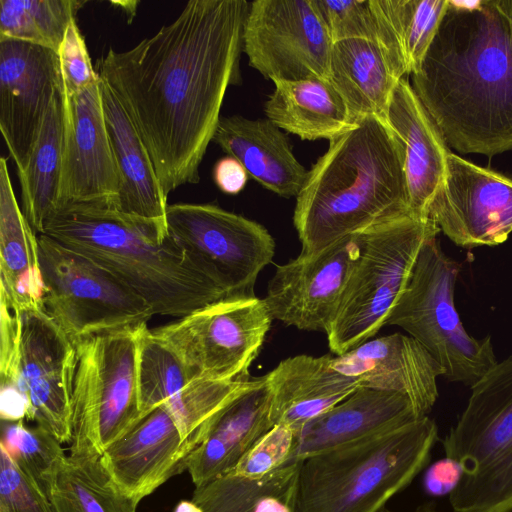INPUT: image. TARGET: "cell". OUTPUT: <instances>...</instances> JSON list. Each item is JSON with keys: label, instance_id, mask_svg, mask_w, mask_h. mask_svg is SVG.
<instances>
[{"label": "cell", "instance_id": "cell-1", "mask_svg": "<svg viewBox=\"0 0 512 512\" xmlns=\"http://www.w3.org/2000/svg\"><path fill=\"white\" fill-rule=\"evenodd\" d=\"M245 0H190L171 23L96 70L143 141L164 193L200 181L230 85L239 84Z\"/></svg>", "mask_w": 512, "mask_h": 512}, {"label": "cell", "instance_id": "cell-2", "mask_svg": "<svg viewBox=\"0 0 512 512\" xmlns=\"http://www.w3.org/2000/svg\"><path fill=\"white\" fill-rule=\"evenodd\" d=\"M410 84L448 147L512 150V22L496 0H448Z\"/></svg>", "mask_w": 512, "mask_h": 512}, {"label": "cell", "instance_id": "cell-3", "mask_svg": "<svg viewBox=\"0 0 512 512\" xmlns=\"http://www.w3.org/2000/svg\"><path fill=\"white\" fill-rule=\"evenodd\" d=\"M405 214L411 213L402 146L387 121L370 116L329 141L308 170L293 224L301 253L313 254L375 222Z\"/></svg>", "mask_w": 512, "mask_h": 512}, {"label": "cell", "instance_id": "cell-4", "mask_svg": "<svg viewBox=\"0 0 512 512\" xmlns=\"http://www.w3.org/2000/svg\"><path fill=\"white\" fill-rule=\"evenodd\" d=\"M42 234L109 271L155 315L182 318L231 297L186 257L167 226L110 208L70 205L47 219Z\"/></svg>", "mask_w": 512, "mask_h": 512}, {"label": "cell", "instance_id": "cell-5", "mask_svg": "<svg viewBox=\"0 0 512 512\" xmlns=\"http://www.w3.org/2000/svg\"><path fill=\"white\" fill-rule=\"evenodd\" d=\"M437 440L426 416L302 460L294 512H379L427 466Z\"/></svg>", "mask_w": 512, "mask_h": 512}, {"label": "cell", "instance_id": "cell-6", "mask_svg": "<svg viewBox=\"0 0 512 512\" xmlns=\"http://www.w3.org/2000/svg\"><path fill=\"white\" fill-rule=\"evenodd\" d=\"M0 405L27 407V419L60 443L71 440L77 344L45 309L0 305Z\"/></svg>", "mask_w": 512, "mask_h": 512}, {"label": "cell", "instance_id": "cell-7", "mask_svg": "<svg viewBox=\"0 0 512 512\" xmlns=\"http://www.w3.org/2000/svg\"><path fill=\"white\" fill-rule=\"evenodd\" d=\"M443 448L462 467L454 512H512V356L471 386Z\"/></svg>", "mask_w": 512, "mask_h": 512}, {"label": "cell", "instance_id": "cell-8", "mask_svg": "<svg viewBox=\"0 0 512 512\" xmlns=\"http://www.w3.org/2000/svg\"><path fill=\"white\" fill-rule=\"evenodd\" d=\"M440 232L430 218L405 214L354 232L359 255L336 316L326 333L332 353L342 355L372 338L405 289L427 239Z\"/></svg>", "mask_w": 512, "mask_h": 512}, {"label": "cell", "instance_id": "cell-9", "mask_svg": "<svg viewBox=\"0 0 512 512\" xmlns=\"http://www.w3.org/2000/svg\"><path fill=\"white\" fill-rule=\"evenodd\" d=\"M460 265L442 250L437 236L425 241L407 285L385 325L398 326L442 367L443 376L475 384L497 359L490 336L478 340L465 330L454 305Z\"/></svg>", "mask_w": 512, "mask_h": 512}, {"label": "cell", "instance_id": "cell-10", "mask_svg": "<svg viewBox=\"0 0 512 512\" xmlns=\"http://www.w3.org/2000/svg\"><path fill=\"white\" fill-rule=\"evenodd\" d=\"M141 326L94 335L77 344L69 451H96L102 455L141 420Z\"/></svg>", "mask_w": 512, "mask_h": 512}, {"label": "cell", "instance_id": "cell-11", "mask_svg": "<svg viewBox=\"0 0 512 512\" xmlns=\"http://www.w3.org/2000/svg\"><path fill=\"white\" fill-rule=\"evenodd\" d=\"M44 308L76 343L136 327L155 315L148 303L109 271L39 234Z\"/></svg>", "mask_w": 512, "mask_h": 512}, {"label": "cell", "instance_id": "cell-12", "mask_svg": "<svg viewBox=\"0 0 512 512\" xmlns=\"http://www.w3.org/2000/svg\"><path fill=\"white\" fill-rule=\"evenodd\" d=\"M168 236L186 257L231 297H254L275 242L258 222L215 204L177 203L167 208Z\"/></svg>", "mask_w": 512, "mask_h": 512}, {"label": "cell", "instance_id": "cell-13", "mask_svg": "<svg viewBox=\"0 0 512 512\" xmlns=\"http://www.w3.org/2000/svg\"><path fill=\"white\" fill-rule=\"evenodd\" d=\"M272 320L263 299L229 297L151 330L194 379L230 381L249 378Z\"/></svg>", "mask_w": 512, "mask_h": 512}, {"label": "cell", "instance_id": "cell-14", "mask_svg": "<svg viewBox=\"0 0 512 512\" xmlns=\"http://www.w3.org/2000/svg\"><path fill=\"white\" fill-rule=\"evenodd\" d=\"M334 42L313 0H256L243 28V52L264 78L330 80Z\"/></svg>", "mask_w": 512, "mask_h": 512}, {"label": "cell", "instance_id": "cell-15", "mask_svg": "<svg viewBox=\"0 0 512 512\" xmlns=\"http://www.w3.org/2000/svg\"><path fill=\"white\" fill-rule=\"evenodd\" d=\"M62 97L63 160L56 210L88 205L118 211L121 180L105 122L101 79L72 95L62 87Z\"/></svg>", "mask_w": 512, "mask_h": 512}, {"label": "cell", "instance_id": "cell-16", "mask_svg": "<svg viewBox=\"0 0 512 512\" xmlns=\"http://www.w3.org/2000/svg\"><path fill=\"white\" fill-rule=\"evenodd\" d=\"M359 255L355 233L313 254L278 265L263 298L272 319L305 331L328 332Z\"/></svg>", "mask_w": 512, "mask_h": 512}, {"label": "cell", "instance_id": "cell-17", "mask_svg": "<svg viewBox=\"0 0 512 512\" xmlns=\"http://www.w3.org/2000/svg\"><path fill=\"white\" fill-rule=\"evenodd\" d=\"M428 218L458 246L499 245L512 232V180L451 152Z\"/></svg>", "mask_w": 512, "mask_h": 512}, {"label": "cell", "instance_id": "cell-18", "mask_svg": "<svg viewBox=\"0 0 512 512\" xmlns=\"http://www.w3.org/2000/svg\"><path fill=\"white\" fill-rule=\"evenodd\" d=\"M61 84L56 51L0 38V130L17 172L26 166Z\"/></svg>", "mask_w": 512, "mask_h": 512}, {"label": "cell", "instance_id": "cell-19", "mask_svg": "<svg viewBox=\"0 0 512 512\" xmlns=\"http://www.w3.org/2000/svg\"><path fill=\"white\" fill-rule=\"evenodd\" d=\"M194 450L168 408L160 405L109 445L101 458L117 485L141 501L186 470Z\"/></svg>", "mask_w": 512, "mask_h": 512}, {"label": "cell", "instance_id": "cell-20", "mask_svg": "<svg viewBox=\"0 0 512 512\" xmlns=\"http://www.w3.org/2000/svg\"><path fill=\"white\" fill-rule=\"evenodd\" d=\"M333 367L358 381L359 387L397 392L407 397L420 417L438 398L442 367L411 336L394 333L368 340L332 358Z\"/></svg>", "mask_w": 512, "mask_h": 512}, {"label": "cell", "instance_id": "cell-21", "mask_svg": "<svg viewBox=\"0 0 512 512\" xmlns=\"http://www.w3.org/2000/svg\"><path fill=\"white\" fill-rule=\"evenodd\" d=\"M387 123L402 146L410 213L427 219L431 201L444 180L451 151L407 77L401 78L396 86Z\"/></svg>", "mask_w": 512, "mask_h": 512}, {"label": "cell", "instance_id": "cell-22", "mask_svg": "<svg viewBox=\"0 0 512 512\" xmlns=\"http://www.w3.org/2000/svg\"><path fill=\"white\" fill-rule=\"evenodd\" d=\"M274 426L264 375L216 414L203 441L190 454L186 470L195 488L230 473Z\"/></svg>", "mask_w": 512, "mask_h": 512}, {"label": "cell", "instance_id": "cell-23", "mask_svg": "<svg viewBox=\"0 0 512 512\" xmlns=\"http://www.w3.org/2000/svg\"><path fill=\"white\" fill-rule=\"evenodd\" d=\"M420 417L412 402L392 391L358 387L349 397L295 431L291 459L302 461L337 446Z\"/></svg>", "mask_w": 512, "mask_h": 512}, {"label": "cell", "instance_id": "cell-24", "mask_svg": "<svg viewBox=\"0 0 512 512\" xmlns=\"http://www.w3.org/2000/svg\"><path fill=\"white\" fill-rule=\"evenodd\" d=\"M212 142L237 159L265 189L297 197L308 170L295 157L286 134L267 118L221 116Z\"/></svg>", "mask_w": 512, "mask_h": 512}, {"label": "cell", "instance_id": "cell-25", "mask_svg": "<svg viewBox=\"0 0 512 512\" xmlns=\"http://www.w3.org/2000/svg\"><path fill=\"white\" fill-rule=\"evenodd\" d=\"M332 356L297 355L266 374L271 418L297 431L302 425L349 397L358 381L336 370Z\"/></svg>", "mask_w": 512, "mask_h": 512}, {"label": "cell", "instance_id": "cell-26", "mask_svg": "<svg viewBox=\"0 0 512 512\" xmlns=\"http://www.w3.org/2000/svg\"><path fill=\"white\" fill-rule=\"evenodd\" d=\"M13 189L7 158L0 159V302L13 312L44 308L39 242Z\"/></svg>", "mask_w": 512, "mask_h": 512}, {"label": "cell", "instance_id": "cell-27", "mask_svg": "<svg viewBox=\"0 0 512 512\" xmlns=\"http://www.w3.org/2000/svg\"><path fill=\"white\" fill-rule=\"evenodd\" d=\"M101 91L107 131L121 180L118 211L167 226L168 196L150 155L120 102L102 80Z\"/></svg>", "mask_w": 512, "mask_h": 512}, {"label": "cell", "instance_id": "cell-28", "mask_svg": "<svg viewBox=\"0 0 512 512\" xmlns=\"http://www.w3.org/2000/svg\"><path fill=\"white\" fill-rule=\"evenodd\" d=\"M330 70V80L345 101L353 123L370 116L387 121L401 77L379 42L366 39L335 42Z\"/></svg>", "mask_w": 512, "mask_h": 512}, {"label": "cell", "instance_id": "cell-29", "mask_svg": "<svg viewBox=\"0 0 512 512\" xmlns=\"http://www.w3.org/2000/svg\"><path fill=\"white\" fill-rule=\"evenodd\" d=\"M272 82L275 88L264 103V112L281 130L302 140L331 141L356 125L331 80Z\"/></svg>", "mask_w": 512, "mask_h": 512}, {"label": "cell", "instance_id": "cell-30", "mask_svg": "<svg viewBox=\"0 0 512 512\" xmlns=\"http://www.w3.org/2000/svg\"><path fill=\"white\" fill-rule=\"evenodd\" d=\"M300 466L290 459L259 479L227 474L196 487L174 512H294Z\"/></svg>", "mask_w": 512, "mask_h": 512}, {"label": "cell", "instance_id": "cell-31", "mask_svg": "<svg viewBox=\"0 0 512 512\" xmlns=\"http://www.w3.org/2000/svg\"><path fill=\"white\" fill-rule=\"evenodd\" d=\"M378 42L401 78L411 76L438 31L448 0H371Z\"/></svg>", "mask_w": 512, "mask_h": 512}, {"label": "cell", "instance_id": "cell-32", "mask_svg": "<svg viewBox=\"0 0 512 512\" xmlns=\"http://www.w3.org/2000/svg\"><path fill=\"white\" fill-rule=\"evenodd\" d=\"M47 497L52 512H137L140 502L117 485L96 451H69Z\"/></svg>", "mask_w": 512, "mask_h": 512}, {"label": "cell", "instance_id": "cell-33", "mask_svg": "<svg viewBox=\"0 0 512 512\" xmlns=\"http://www.w3.org/2000/svg\"><path fill=\"white\" fill-rule=\"evenodd\" d=\"M63 160L62 84L47 110L26 166L17 172L21 209L37 234L57 206Z\"/></svg>", "mask_w": 512, "mask_h": 512}, {"label": "cell", "instance_id": "cell-34", "mask_svg": "<svg viewBox=\"0 0 512 512\" xmlns=\"http://www.w3.org/2000/svg\"><path fill=\"white\" fill-rule=\"evenodd\" d=\"M85 0H0V38L56 52Z\"/></svg>", "mask_w": 512, "mask_h": 512}, {"label": "cell", "instance_id": "cell-35", "mask_svg": "<svg viewBox=\"0 0 512 512\" xmlns=\"http://www.w3.org/2000/svg\"><path fill=\"white\" fill-rule=\"evenodd\" d=\"M194 378L175 352L147 324L138 337V399L141 419L174 399Z\"/></svg>", "mask_w": 512, "mask_h": 512}, {"label": "cell", "instance_id": "cell-36", "mask_svg": "<svg viewBox=\"0 0 512 512\" xmlns=\"http://www.w3.org/2000/svg\"><path fill=\"white\" fill-rule=\"evenodd\" d=\"M23 420L6 421L0 446L47 495L48 485L66 453L53 435L37 425L27 427Z\"/></svg>", "mask_w": 512, "mask_h": 512}, {"label": "cell", "instance_id": "cell-37", "mask_svg": "<svg viewBox=\"0 0 512 512\" xmlns=\"http://www.w3.org/2000/svg\"><path fill=\"white\" fill-rule=\"evenodd\" d=\"M333 42L366 39L378 42L371 0H313Z\"/></svg>", "mask_w": 512, "mask_h": 512}, {"label": "cell", "instance_id": "cell-38", "mask_svg": "<svg viewBox=\"0 0 512 512\" xmlns=\"http://www.w3.org/2000/svg\"><path fill=\"white\" fill-rule=\"evenodd\" d=\"M294 445L295 431L287 425L276 424L228 474L247 479L262 478L291 459Z\"/></svg>", "mask_w": 512, "mask_h": 512}, {"label": "cell", "instance_id": "cell-39", "mask_svg": "<svg viewBox=\"0 0 512 512\" xmlns=\"http://www.w3.org/2000/svg\"><path fill=\"white\" fill-rule=\"evenodd\" d=\"M0 512H52L47 495L0 446Z\"/></svg>", "mask_w": 512, "mask_h": 512}, {"label": "cell", "instance_id": "cell-40", "mask_svg": "<svg viewBox=\"0 0 512 512\" xmlns=\"http://www.w3.org/2000/svg\"><path fill=\"white\" fill-rule=\"evenodd\" d=\"M57 53L65 94L72 95L81 92L100 79L97 71L93 68L85 39L76 20L68 26Z\"/></svg>", "mask_w": 512, "mask_h": 512}, {"label": "cell", "instance_id": "cell-41", "mask_svg": "<svg viewBox=\"0 0 512 512\" xmlns=\"http://www.w3.org/2000/svg\"><path fill=\"white\" fill-rule=\"evenodd\" d=\"M462 476V467L454 459L445 457L432 463L423 476V489L432 497L450 495Z\"/></svg>", "mask_w": 512, "mask_h": 512}, {"label": "cell", "instance_id": "cell-42", "mask_svg": "<svg viewBox=\"0 0 512 512\" xmlns=\"http://www.w3.org/2000/svg\"><path fill=\"white\" fill-rule=\"evenodd\" d=\"M249 176L243 165L232 156L219 159L214 165L213 180L225 194H239L246 186Z\"/></svg>", "mask_w": 512, "mask_h": 512}, {"label": "cell", "instance_id": "cell-43", "mask_svg": "<svg viewBox=\"0 0 512 512\" xmlns=\"http://www.w3.org/2000/svg\"><path fill=\"white\" fill-rule=\"evenodd\" d=\"M379 512H437V508L434 502L428 501L418 505L417 507L410 511H396L386 506Z\"/></svg>", "mask_w": 512, "mask_h": 512}, {"label": "cell", "instance_id": "cell-44", "mask_svg": "<svg viewBox=\"0 0 512 512\" xmlns=\"http://www.w3.org/2000/svg\"><path fill=\"white\" fill-rule=\"evenodd\" d=\"M499 9L512 22V0H496Z\"/></svg>", "mask_w": 512, "mask_h": 512}]
</instances>
